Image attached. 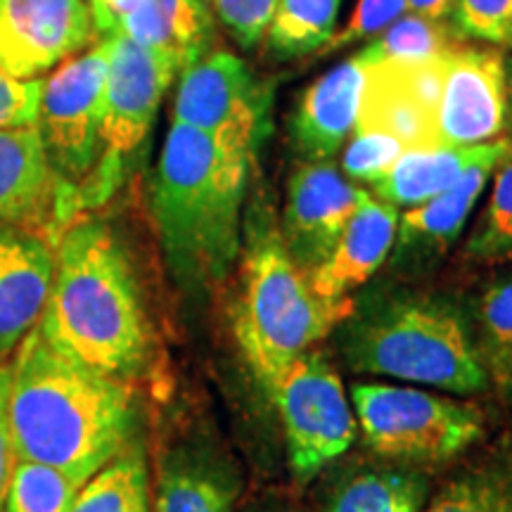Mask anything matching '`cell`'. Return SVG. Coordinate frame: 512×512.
<instances>
[{
    "label": "cell",
    "instance_id": "6da1fadb",
    "mask_svg": "<svg viewBox=\"0 0 512 512\" xmlns=\"http://www.w3.org/2000/svg\"><path fill=\"white\" fill-rule=\"evenodd\" d=\"M10 375L17 460L86 484L138 437L131 387L62 356L36 328L19 344Z\"/></svg>",
    "mask_w": 512,
    "mask_h": 512
},
{
    "label": "cell",
    "instance_id": "7a4b0ae2",
    "mask_svg": "<svg viewBox=\"0 0 512 512\" xmlns=\"http://www.w3.org/2000/svg\"><path fill=\"white\" fill-rule=\"evenodd\" d=\"M36 330L62 356L119 382L150 366L152 328L136 268L105 221L83 219L64 228Z\"/></svg>",
    "mask_w": 512,
    "mask_h": 512
},
{
    "label": "cell",
    "instance_id": "3957f363",
    "mask_svg": "<svg viewBox=\"0 0 512 512\" xmlns=\"http://www.w3.org/2000/svg\"><path fill=\"white\" fill-rule=\"evenodd\" d=\"M252 162L192 126L171 121L166 131L150 209L166 268L185 297H207L238 264Z\"/></svg>",
    "mask_w": 512,
    "mask_h": 512
},
{
    "label": "cell",
    "instance_id": "277c9868",
    "mask_svg": "<svg viewBox=\"0 0 512 512\" xmlns=\"http://www.w3.org/2000/svg\"><path fill=\"white\" fill-rule=\"evenodd\" d=\"M335 347L354 373L389 377L453 396L489 389L467 306L439 292L389 290L354 304Z\"/></svg>",
    "mask_w": 512,
    "mask_h": 512
},
{
    "label": "cell",
    "instance_id": "5b68a950",
    "mask_svg": "<svg viewBox=\"0 0 512 512\" xmlns=\"http://www.w3.org/2000/svg\"><path fill=\"white\" fill-rule=\"evenodd\" d=\"M238 261L233 335L256 384L268 394L292 361L337 330L354 311V299H320L268 216L249 223Z\"/></svg>",
    "mask_w": 512,
    "mask_h": 512
},
{
    "label": "cell",
    "instance_id": "8992f818",
    "mask_svg": "<svg viewBox=\"0 0 512 512\" xmlns=\"http://www.w3.org/2000/svg\"><path fill=\"white\" fill-rule=\"evenodd\" d=\"M351 406L370 451L394 463H446L484 437V413L475 403L413 384L358 382Z\"/></svg>",
    "mask_w": 512,
    "mask_h": 512
},
{
    "label": "cell",
    "instance_id": "52a82bcc",
    "mask_svg": "<svg viewBox=\"0 0 512 512\" xmlns=\"http://www.w3.org/2000/svg\"><path fill=\"white\" fill-rule=\"evenodd\" d=\"M107 38L69 57L43 79L36 131L55 178V219L72 223L100 159Z\"/></svg>",
    "mask_w": 512,
    "mask_h": 512
},
{
    "label": "cell",
    "instance_id": "ba28073f",
    "mask_svg": "<svg viewBox=\"0 0 512 512\" xmlns=\"http://www.w3.org/2000/svg\"><path fill=\"white\" fill-rule=\"evenodd\" d=\"M107 38L105 114L100 131V159L81 195V209L98 207L114 195L138 152L143 150L164 93L178 69L124 34Z\"/></svg>",
    "mask_w": 512,
    "mask_h": 512
},
{
    "label": "cell",
    "instance_id": "9c48e42d",
    "mask_svg": "<svg viewBox=\"0 0 512 512\" xmlns=\"http://www.w3.org/2000/svg\"><path fill=\"white\" fill-rule=\"evenodd\" d=\"M273 88L242 57L209 50L181 72L174 121L197 128L230 152L256 157L273 131Z\"/></svg>",
    "mask_w": 512,
    "mask_h": 512
},
{
    "label": "cell",
    "instance_id": "30bf717a",
    "mask_svg": "<svg viewBox=\"0 0 512 512\" xmlns=\"http://www.w3.org/2000/svg\"><path fill=\"white\" fill-rule=\"evenodd\" d=\"M287 456L299 479H311L354 446L358 422L335 366L318 351L292 361L271 387Z\"/></svg>",
    "mask_w": 512,
    "mask_h": 512
},
{
    "label": "cell",
    "instance_id": "8fae6325",
    "mask_svg": "<svg viewBox=\"0 0 512 512\" xmlns=\"http://www.w3.org/2000/svg\"><path fill=\"white\" fill-rule=\"evenodd\" d=\"M508 131V57L496 46L458 41L439 55L434 81V145L470 147Z\"/></svg>",
    "mask_w": 512,
    "mask_h": 512
},
{
    "label": "cell",
    "instance_id": "7c38bea8",
    "mask_svg": "<svg viewBox=\"0 0 512 512\" xmlns=\"http://www.w3.org/2000/svg\"><path fill=\"white\" fill-rule=\"evenodd\" d=\"M93 31L86 0H0V74L46 79L91 43Z\"/></svg>",
    "mask_w": 512,
    "mask_h": 512
},
{
    "label": "cell",
    "instance_id": "4fadbf2b",
    "mask_svg": "<svg viewBox=\"0 0 512 512\" xmlns=\"http://www.w3.org/2000/svg\"><path fill=\"white\" fill-rule=\"evenodd\" d=\"M363 192L332 162L297 166L287 183L280 238L302 271L311 273L328 259L356 214Z\"/></svg>",
    "mask_w": 512,
    "mask_h": 512
},
{
    "label": "cell",
    "instance_id": "5bb4252c",
    "mask_svg": "<svg viewBox=\"0 0 512 512\" xmlns=\"http://www.w3.org/2000/svg\"><path fill=\"white\" fill-rule=\"evenodd\" d=\"M498 166L482 164L470 169L460 181L441 195L408 207L399 216L392 249V268L399 275H420L439 264L463 235L486 183Z\"/></svg>",
    "mask_w": 512,
    "mask_h": 512
},
{
    "label": "cell",
    "instance_id": "9a60e30c",
    "mask_svg": "<svg viewBox=\"0 0 512 512\" xmlns=\"http://www.w3.org/2000/svg\"><path fill=\"white\" fill-rule=\"evenodd\" d=\"M55 275L50 242L22 223H0V358L36 328Z\"/></svg>",
    "mask_w": 512,
    "mask_h": 512
},
{
    "label": "cell",
    "instance_id": "2e32d148",
    "mask_svg": "<svg viewBox=\"0 0 512 512\" xmlns=\"http://www.w3.org/2000/svg\"><path fill=\"white\" fill-rule=\"evenodd\" d=\"M368 67L354 55L318 76L297 102L290 136L304 162H330L356 128Z\"/></svg>",
    "mask_w": 512,
    "mask_h": 512
},
{
    "label": "cell",
    "instance_id": "e0dca14e",
    "mask_svg": "<svg viewBox=\"0 0 512 512\" xmlns=\"http://www.w3.org/2000/svg\"><path fill=\"white\" fill-rule=\"evenodd\" d=\"M399 211L389 202L363 192L356 214L339 235L328 259L309 273L313 292L328 302H347L351 292L370 283L394 249Z\"/></svg>",
    "mask_w": 512,
    "mask_h": 512
},
{
    "label": "cell",
    "instance_id": "ac0fdd59",
    "mask_svg": "<svg viewBox=\"0 0 512 512\" xmlns=\"http://www.w3.org/2000/svg\"><path fill=\"white\" fill-rule=\"evenodd\" d=\"M238 491L233 460L214 441L188 439L162 456L152 512H233Z\"/></svg>",
    "mask_w": 512,
    "mask_h": 512
},
{
    "label": "cell",
    "instance_id": "d6986e66",
    "mask_svg": "<svg viewBox=\"0 0 512 512\" xmlns=\"http://www.w3.org/2000/svg\"><path fill=\"white\" fill-rule=\"evenodd\" d=\"M508 159H512L510 136L470 147H408L389 174L373 183V195L392 207H418L453 188L475 166H501Z\"/></svg>",
    "mask_w": 512,
    "mask_h": 512
},
{
    "label": "cell",
    "instance_id": "ffe728a7",
    "mask_svg": "<svg viewBox=\"0 0 512 512\" xmlns=\"http://www.w3.org/2000/svg\"><path fill=\"white\" fill-rule=\"evenodd\" d=\"M117 31L162 55L181 74L188 64L209 53L211 17L204 0H138L119 19Z\"/></svg>",
    "mask_w": 512,
    "mask_h": 512
},
{
    "label": "cell",
    "instance_id": "44dd1931",
    "mask_svg": "<svg viewBox=\"0 0 512 512\" xmlns=\"http://www.w3.org/2000/svg\"><path fill=\"white\" fill-rule=\"evenodd\" d=\"M55 209V178L36 126L0 128V223L34 221Z\"/></svg>",
    "mask_w": 512,
    "mask_h": 512
},
{
    "label": "cell",
    "instance_id": "7402d4cb",
    "mask_svg": "<svg viewBox=\"0 0 512 512\" xmlns=\"http://www.w3.org/2000/svg\"><path fill=\"white\" fill-rule=\"evenodd\" d=\"M430 479L420 467L387 463L361 465L337 479L325 512H422Z\"/></svg>",
    "mask_w": 512,
    "mask_h": 512
},
{
    "label": "cell",
    "instance_id": "603a6c76",
    "mask_svg": "<svg viewBox=\"0 0 512 512\" xmlns=\"http://www.w3.org/2000/svg\"><path fill=\"white\" fill-rule=\"evenodd\" d=\"M422 512H512V439L470 460Z\"/></svg>",
    "mask_w": 512,
    "mask_h": 512
},
{
    "label": "cell",
    "instance_id": "cb8c5ba5",
    "mask_svg": "<svg viewBox=\"0 0 512 512\" xmlns=\"http://www.w3.org/2000/svg\"><path fill=\"white\" fill-rule=\"evenodd\" d=\"M69 512H152L143 439H133L98 475L88 479Z\"/></svg>",
    "mask_w": 512,
    "mask_h": 512
},
{
    "label": "cell",
    "instance_id": "d4e9b609",
    "mask_svg": "<svg viewBox=\"0 0 512 512\" xmlns=\"http://www.w3.org/2000/svg\"><path fill=\"white\" fill-rule=\"evenodd\" d=\"M501 266L467 311L486 373L503 389L512 377V261Z\"/></svg>",
    "mask_w": 512,
    "mask_h": 512
},
{
    "label": "cell",
    "instance_id": "484cf974",
    "mask_svg": "<svg viewBox=\"0 0 512 512\" xmlns=\"http://www.w3.org/2000/svg\"><path fill=\"white\" fill-rule=\"evenodd\" d=\"M342 0H278L266 46L278 60L320 53L337 34Z\"/></svg>",
    "mask_w": 512,
    "mask_h": 512
},
{
    "label": "cell",
    "instance_id": "4316f807",
    "mask_svg": "<svg viewBox=\"0 0 512 512\" xmlns=\"http://www.w3.org/2000/svg\"><path fill=\"white\" fill-rule=\"evenodd\" d=\"M458 41L460 38L453 34L448 22H432L406 12L356 55L366 67L387 62H425L446 53Z\"/></svg>",
    "mask_w": 512,
    "mask_h": 512
},
{
    "label": "cell",
    "instance_id": "83f0119b",
    "mask_svg": "<svg viewBox=\"0 0 512 512\" xmlns=\"http://www.w3.org/2000/svg\"><path fill=\"white\" fill-rule=\"evenodd\" d=\"M465 256L477 264L512 261V159L496 169L489 200L465 242Z\"/></svg>",
    "mask_w": 512,
    "mask_h": 512
},
{
    "label": "cell",
    "instance_id": "f1b7e54d",
    "mask_svg": "<svg viewBox=\"0 0 512 512\" xmlns=\"http://www.w3.org/2000/svg\"><path fill=\"white\" fill-rule=\"evenodd\" d=\"M81 486L55 467L17 460L0 508L3 512H69Z\"/></svg>",
    "mask_w": 512,
    "mask_h": 512
},
{
    "label": "cell",
    "instance_id": "f546056e",
    "mask_svg": "<svg viewBox=\"0 0 512 512\" xmlns=\"http://www.w3.org/2000/svg\"><path fill=\"white\" fill-rule=\"evenodd\" d=\"M448 27L460 41L508 46L512 0H453Z\"/></svg>",
    "mask_w": 512,
    "mask_h": 512
},
{
    "label": "cell",
    "instance_id": "4dcf8cb0",
    "mask_svg": "<svg viewBox=\"0 0 512 512\" xmlns=\"http://www.w3.org/2000/svg\"><path fill=\"white\" fill-rule=\"evenodd\" d=\"M403 150L406 147L401 140L387 136V133L354 131L342 155V169L351 181L373 185L389 174V169L403 155Z\"/></svg>",
    "mask_w": 512,
    "mask_h": 512
},
{
    "label": "cell",
    "instance_id": "1f68e13d",
    "mask_svg": "<svg viewBox=\"0 0 512 512\" xmlns=\"http://www.w3.org/2000/svg\"><path fill=\"white\" fill-rule=\"evenodd\" d=\"M401 15H406V0H358L347 27L330 38L320 55L337 53L358 41H373L384 29L392 27Z\"/></svg>",
    "mask_w": 512,
    "mask_h": 512
},
{
    "label": "cell",
    "instance_id": "d6a6232c",
    "mask_svg": "<svg viewBox=\"0 0 512 512\" xmlns=\"http://www.w3.org/2000/svg\"><path fill=\"white\" fill-rule=\"evenodd\" d=\"M216 17L240 48H254L264 41L278 0H211Z\"/></svg>",
    "mask_w": 512,
    "mask_h": 512
},
{
    "label": "cell",
    "instance_id": "836d02e7",
    "mask_svg": "<svg viewBox=\"0 0 512 512\" xmlns=\"http://www.w3.org/2000/svg\"><path fill=\"white\" fill-rule=\"evenodd\" d=\"M43 79L17 81L0 74V128L34 126Z\"/></svg>",
    "mask_w": 512,
    "mask_h": 512
},
{
    "label": "cell",
    "instance_id": "e575fe53",
    "mask_svg": "<svg viewBox=\"0 0 512 512\" xmlns=\"http://www.w3.org/2000/svg\"><path fill=\"white\" fill-rule=\"evenodd\" d=\"M10 384V368L0 366V505L5 501V491H8L12 470L17 463L10 425Z\"/></svg>",
    "mask_w": 512,
    "mask_h": 512
},
{
    "label": "cell",
    "instance_id": "d590c367",
    "mask_svg": "<svg viewBox=\"0 0 512 512\" xmlns=\"http://www.w3.org/2000/svg\"><path fill=\"white\" fill-rule=\"evenodd\" d=\"M453 0H406L408 15H418L432 22H448Z\"/></svg>",
    "mask_w": 512,
    "mask_h": 512
},
{
    "label": "cell",
    "instance_id": "8d00e7d4",
    "mask_svg": "<svg viewBox=\"0 0 512 512\" xmlns=\"http://www.w3.org/2000/svg\"><path fill=\"white\" fill-rule=\"evenodd\" d=\"M508 131L512 133V55L508 57Z\"/></svg>",
    "mask_w": 512,
    "mask_h": 512
},
{
    "label": "cell",
    "instance_id": "74e56055",
    "mask_svg": "<svg viewBox=\"0 0 512 512\" xmlns=\"http://www.w3.org/2000/svg\"><path fill=\"white\" fill-rule=\"evenodd\" d=\"M503 392H505V396H508V399L512 401V377L508 380V384H505V387H503Z\"/></svg>",
    "mask_w": 512,
    "mask_h": 512
},
{
    "label": "cell",
    "instance_id": "f35d334b",
    "mask_svg": "<svg viewBox=\"0 0 512 512\" xmlns=\"http://www.w3.org/2000/svg\"><path fill=\"white\" fill-rule=\"evenodd\" d=\"M505 48L512 50V27H510V36H508V46H505Z\"/></svg>",
    "mask_w": 512,
    "mask_h": 512
},
{
    "label": "cell",
    "instance_id": "ab89813d",
    "mask_svg": "<svg viewBox=\"0 0 512 512\" xmlns=\"http://www.w3.org/2000/svg\"><path fill=\"white\" fill-rule=\"evenodd\" d=\"M88 5H91V0H88Z\"/></svg>",
    "mask_w": 512,
    "mask_h": 512
}]
</instances>
